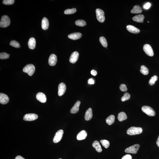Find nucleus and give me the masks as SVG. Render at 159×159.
Segmentation results:
<instances>
[{
  "label": "nucleus",
  "instance_id": "obj_16",
  "mask_svg": "<svg viewBox=\"0 0 159 159\" xmlns=\"http://www.w3.org/2000/svg\"><path fill=\"white\" fill-rule=\"evenodd\" d=\"M82 35L80 33H75L68 35V37L70 39L73 40H78L81 38Z\"/></svg>",
  "mask_w": 159,
  "mask_h": 159
},
{
  "label": "nucleus",
  "instance_id": "obj_31",
  "mask_svg": "<svg viewBox=\"0 0 159 159\" xmlns=\"http://www.w3.org/2000/svg\"><path fill=\"white\" fill-rule=\"evenodd\" d=\"M77 10L75 8L71 9H68L65 10L64 12L65 14H70L74 13L76 12Z\"/></svg>",
  "mask_w": 159,
  "mask_h": 159
},
{
  "label": "nucleus",
  "instance_id": "obj_23",
  "mask_svg": "<svg viewBox=\"0 0 159 159\" xmlns=\"http://www.w3.org/2000/svg\"><path fill=\"white\" fill-rule=\"evenodd\" d=\"M145 18L144 15L143 14H139L136 15L133 18V20L134 21L139 23H143L144 21V19Z\"/></svg>",
  "mask_w": 159,
  "mask_h": 159
},
{
  "label": "nucleus",
  "instance_id": "obj_3",
  "mask_svg": "<svg viewBox=\"0 0 159 159\" xmlns=\"http://www.w3.org/2000/svg\"><path fill=\"white\" fill-rule=\"evenodd\" d=\"M35 68L34 65L32 64H29L26 65L23 70V72L27 73L30 76L33 75L35 72Z\"/></svg>",
  "mask_w": 159,
  "mask_h": 159
},
{
  "label": "nucleus",
  "instance_id": "obj_27",
  "mask_svg": "<svg viewBox=\"0 0 159 159\" xmlns=\"http://www.w3.org/2000/svg\"><path fill=\"white\" fill-rule=\"evenodd\" d=\"M140 71L141 73L145 75H148L149 73V71L148 68L144 65H142L141 66Z\"/></svg>",
  "mask_w": 159,
  "mask_h": 159
},
{
  "label": "nucleus",
  "instance_id": "obj_15",
  "mask_svg": "<svg viewBox=\"0 0 159 159\" xmlns=\"http://www.w3.org/2000/svg\"><path fill=\"white\" fill-rule=\"evenodd\" d=\"M126 29L130 32L134 34H138L140 32V30L139 29L134 26L130 25L127 26Z\"/></svg>",
  "mask_w": 159,
  "mask_h": 159
},
{
  "label": "nucleus",
  "instance_id": "obj_29",
  "mask_svg": "<svg viewBox=\"0 0 159 159\" xmlns=\"http://www.w3.org/2000/svg\"><path fill=\"white\" fill-rule=\"evenodd\" d=\"M75 24L77 26H80V27H84L86 25V23L84 20H78L75 21Z\"/></svg>",
  "mask_w": 159,
  "mask_h": 159
},
{
  "label": "nucleus",
  "instance_id": "obj_33",
  "mask_svg": "<svg viewBox=\"0 0 159 159\" xmlns=\"http://www.w3.org/2000/svg\"><path fill=\"white\" fill-rule=\"evenodd\" d=\"M157 80L158 77L157 76L154 75V76L152 77L150 79L149 82V84L151 86L154 85L155 83V82L157 81Z\"/></svg>",
  "mask_w": 159,
  "mask_h": 159
},
{
  "label": "nucleus",
  "instance_id": "obj_12",
  "mask_svg": "<svg viewBox=\"0 0 159 159\" xmlns=\"http://www.w3.org/2000/svg\"><path fill=\"white\" fill-rule=\"evenodd\" d=\"M79 57V53L77 51L74 52L71 54L69 59L70 62L75 63L77 62Z\"/></svg>",
  "mask_w": 159,
  "mask_h": 159
},
{
  "label": "nucleus",
  "instance_id": "obj_1",
  "mask_svg": "<svg viewBox=\"0 0 159 159\" xmlns=\"http://www.w3.org/2000/svg\"><path fill=\"white\" fill-rule=\"evenodd\" d=\"M143 129L142 128L138 127H132L129 128L127 131V133L130 135H134L142 133Z\"/></svg>",
  "mask_w": 159,
  "mask_h": 159
},
{
  "label": "nucleus",
  "instance_id": "obj_6",
  "mask_svg": "<svg viewBox=\"0 0 159 159\" xmlns=\"http://www.w3.org/2000/svg\"><path fill=\"white\" fill-rule=\"evenodd\" d=\"M140 147V145L138 144H135L127 148L125 150V152L127 153L136 154Z\"/></svg>",
  "mask_w": 159,
  "mask_h": 159
},
{
  "label": "nucleus",
  "instance_id": "obj_32",
  "mask_svg": "<svg viewBox=\"0 0 159 159\" xmlns=\"http://www.w3.org/2000/svg\"><path fill=\"white\" fill-rule=\"evenodd\" d=\"M10 45L14 48H19L20 47V45L15 40H13L10 42Z\"/></svg>",
  "mask_w": 159,
  "mask_h": 159
},
{
  "label": "nucleus",
  "instance_id": "obj_30",
  "mask_svg": "<svg viewBox=\"0 0 159 159\" xmlns=\"http://www.w3.org/2000/svg\"><path fill=\"white\" fill-rule=\"evenodd\" d=\"M100 142L103 146L106 148H108L110 146V142L107 140H101L100 141Z\"/></svg>",
  "mask_w": 159,
  "mask_h": 159
},
{
  "label": "nucleus",
  "instance_id": "obj_14",
  "mask_svg": "<svg viewBox=\"0 0 159 159\" xmlns=\"http://www.w3.org/2000/svg\"><path fill=\"white\" fill-rule=\"evenodd\" d=\"M36 98L42 103H46L47 100L46 96L44 93L41 92L38 93L36 96Z\"/></svg>",
  "mask_w": 159,
  "mask_h": 159
},
{
  "label": "nucleus",
  "instance_id": "obj_5",
  "mask_svg": "<svg viewBox=\"0 0 159 159\" xmlns=\"http://www.w3.org/2000/svg\"><path fill=\"white\" fill-rule=\"evenodd\" d=\"M142 111L148 116H153L155 115V112L152 108L148 106H144L142 107Z\"/></svg>",
  "mask_w": 159,
  "mask_h": 159
},
{
  "label": "nucleus",
  "instance_id": "obj_34",
  "mask_svg": "<svg viewBox=\"0 0 159 159\" xmlns=\"http://www.w3.org/2000/svg\"><path fill=\"white\" fill-rule=\"evenodd\" d=\"M130 98V95L129 93H126L124 94L123 97L122 98L121 100L122 102L129 100Z\"/></svg>",
  "mask_w": 159,
  "mask_h": 159
},
{
  "label": "nucleus",
  "instance_id": "obj_37",
  "mask_svg": "<svg viewBox=\"0 0 159 159\" xmlns=\"http://www.w3.org/2000/svg\"><path fill=\"white\" fill-rule=\"evenodd\" d=\"M120 89L121 91L123 92H126L127 90L126 86L124 84H122L120 86Z\"/></svg>",
  "mask_w": 159,
  "mask_h": 159
},
{
  "label": "nucleus",
  "instance_id": "obj_19",
  "mask_svg": "<svg viewBox=\"0 0 159 159\" xmlns=\"http://www.w3.org/2000/svg\"><path fill=\"white\" fill-rule=\"evenodd\" d=\"M42 27L43 30H46L49 28V20L46 17H44L42 21Z\"/></svg>",
  "mask_w": 159,
  "mask_h": 159
},
{
  "label": "nucleus",
  "instance_id": "obj_42",
  "mask_svg": "<svg viewBox=\"0 0 159 159\" xmlns=\"http://www.w3.org/2000/svg\"><path fill=\"white\" fill-rule=\"evenodd\" d=\"M15 159H25L22 157V156H17L15 158Z\"/></svg>",
  "mask_w": 159,
  "mask_h": 159
},
{
  "label": "nucleus",
  "instance_id": "obj_25",
  "mask_svg": "<svg viewBox=\"0 0 159 159\" xmlns=\"http://www.w3.org/2000/svg\"><path fill=\"white\" fill-rule=\"evenodd\" d=\"M127 118V115L125 113L123 112H120L119 113L118 116V119L120 122L125 120Z\"/></svg>",
  "mask_w": 159,
  "mask_h": 159
},
{
  "label": "nucleus",
  "instance_id": "obj_45",
  "mask_svg": "<svg viewBox=\"0 0 159 159\" xmlns=\"http://www.w3.org/2000/svg\"></svg>",
  "mask_w": 159,
  "mask_h": 159
},
{
  "label": "nucleus",
  "instance_id": "obj_28",
  "mask_svg": "<svg viewBox=\"0 0 159 159\" xmlns=\"http://www.w3.org/2000/svg\"><path fill=\"white\" fill-rule=\"evenodd\" d=\"M99 40L100 43L103 47L106 48L108 46V43L107 40L105 38L103 37H101L100 38Z\"/></svg>",
  "mask_w": 159,
  "mask_h": 159
},
{
  "label": "nucleus",
  "instance_id": "obj_9",
  "mask_svg": "<svg viewBox=\"0 0 159 159\" xmlns=\"http://www.w3.org/2000/svg\"><path fill=\"white\" fill-rule=\"evenodd\" d=\"M38 118V116L34 113L27 114L24 115L23 117V120L27 121H32L37 119Z\"/></svg>",
  "mask_w": 159,
  "mask_h": 159
},
{
  "label": "nucleus",
  "instance_id": "obj_4",
  "mask_svg": "<svg viewBox=\"0 0 159 159\" xmlns=\"http://www.w3.org/2000/svg\"><path fill=\"white\" fill-rule=\"evenodd\" d=\"M96 13L97 19L98 21L100 23H103L105 19L104 11L100 9H97L96 10Z\"/></svg>",
  "mask_w": 159,
  "mask_h": 159
},
{
  "label": "nucleus",
  "instance_id": "obj_24",
  "mask_svg": "<svg viewBox=\"0 0 159 159\" xmlns=\"http://www.w3.org/2000/svg\"><path fill=\"white\" fill-rule=\"evenodd\" d=\"M142 10L139 5H135L133 9L131 10V12L132 14L141 13L142 12Z\"/></svg>",
  "mask_w": 159,
  "mask_h": 159
},
{
  "label": "nucleus",
  "instance_id": "obj_21",
  "mask_svg": "<svg viewBox=\"0 0 159 159\" xmlns=\"http://www.w3.org/2000/svg\"><path fill=\"white\" fill-rule=\"evenodd\" d=\"M93 117L92 110L91 108H89L86 112L85 119L87 121L90 120Z\"/></svg>",
  "mask_w": 159,
  "mask_h": 159
},
{
  "label": "nucleus",
  "instance_id": "obj_41",
  "mask_svg": "<svg viewBox=\"0 0 159 159\" xmlns=\"http://www.w3.org/2000/svg\"><path fill=\"white\" fill-rule=\"evenodd\" d=\"M91 74L93 75L96 76L97 74V71L94 70H92L91 71Z\"/></svg>",
  "mask_w": 159,
  "mask_h": 159
},
{
  "label": "nucleus",
  "instance_id": "obj_10",
  "mask_svg": "<svg viewBox=\"0 0 159 159\" xmlns=\"http://www.w3.org/2000/svg\"><path fill=\"white\" fill-rule=\"evenodd\" d=\"M66 89V86L64 83H62L59 84L58 87V95L61 97L64 94Z\"/></svg>",
  "mask_w": 159,
  "mask_h": 159
},
{
  "label": "nucleus",
  "instance_id": "obj_2",
  "mask_svg": "<svg viewBox=\"0 0 159 159\" xmlns=\"http://www.w3.org/2000/svg\"><path fill=\"white\" fill-rule=\"evenodd\" d=\"M10 23L11 20L8 16L4 15L2 16L0 22V27L5 28L8 27L10 25Z\"/></svg>",
  "mask_w": 159,
  "mask_h": 159
},
{
  "label": "nucleus",
  "instance_id": "obj_44",
  "mask_svg": "<svg viewBox=\"0 0 159 159\" xmlns=\"http://www.w3.org/2000/svg\"><path fill=\"white\" fill-rule=\"evenodd\" d=\"M148 23H149V21H148Z\"/></svg>",
  "mask_w": 159,
  "mask_h": 159
},
{
  "label": "nucleus",
  "instance_id": "obj_26",
  "mask_svg": "<svg viewBox=\"0 0 159 159\" xmlns=\"http://www.w3.org/2000/svg\"><path fill=\"white\" fill-rule=\"evenodd\" d=\"M115 120V116L113 115H111L106 119V122L108 124L110 125L114 122Z\"/></svg>",
  "mask_w": 159,
  "mask_h": 159
},
{
  "label": "nucleus",
  "instance_id": "obj_18",
  "mask_svg": "<svg viewBox=\"0 0 159 159\" xmlns=\"http://www.w3.org/2000/svg\"><path fill=\"white\" fill-rule=\"evenodd\" d=\"M87 133L85 130H82L78 134L77 136V139L78 140H81L85 139L86 137Z\"/></svg>",
  "mask_w": 159,
  "mask_h": 159
},
{
  "label": "nucleus",
  "instance_id": "obj_36",
  "mask_svg": "<svg viewBox=\"0 0 159 159\" xmlns=\"http://www.w3.org/2000/svg\"><path fill=\"white\" fill-rule=\"evenodd\" d=\"M14 0H4L2 3L5 5H12L14 3Z\"/></svg>",
  "mask_w": 159,
  "mask_h": 159
},
{
  "label": "nucleus",
  "instance_id": "obj_11",
  "mask_svg": "<svg viewBox=\"0 0 159 159\" xmlns=\"http://www.w3.org/2000/svg\"><path fill=\"white\" fill-rule=\"evenodd\" d=\"M57 61V58L54 54H52L49 57V63L51 66H54L56 65Z\"/></svg>",
  "mask_w": 159,
  "mask_h": 159
},
{
  "label": "nucleus",
  "instance_id": "obj_22",
  "mask_svg": "<svg viewBox=\"0 0 159 159\" xmlns=\"http://www.w3.org/2000/svg\"><path fill=\"white\" fill-rule=\"evenodd\" d=\"M92 146L98 152L100 153L102 151L101 146L98 141H94L92 144Z\"/></svg>",
  "mask_w": 159,
  "mask_h": 159
},
{
  "label": "nucleus",
  "instance_id": "obj_13",
  "mask_svg": "<svg viewBox=\"0 0 159 159\" xmlns=\"http://www.w3.org/2000/svg\"><path fill=\"white\" fill-rule=\"evenodd\" d=\"M9 98L6 95L3 93H0V103L1 104H6L9 101Z\"/></svg>",
  "mask_w": 159,
  "mask_h": 159
},
{
  "label": "nucleus",
  "instance_id": "obj_38",
  "mask_svg": "<svg viewBox=\"0 0 159 159\" xmlns=\"http://www.w3.org/2000/svg\"><path fill=\"white\" fill-rule=\"evenodd\" d=\"M151 6V4L149 2L147 3L144 6V8L145 9H148Z\"/></svg>",
  "mask_w": 159,
  "mask_h": 159
},
{
  "label": "nucleus",
  "instance_id": "obj_43",
  "mask_svg": "<svg viewBox=\"0 0 159 159\" xmlns=\"http://www.w3.org/2000/svg\"><path fill=\"white\" fill-rule=\"evenodd\" d=\"M156 144H157L158 146L159 147V135L158 138H157V142H156Z\"/></svg>",
  "mask_w": 159,
  "mask_h": 159
},
{
  "label": "nucleus",
  "instance_id": "obj_40",
  "mask_svg": "<svg viewBox=\"0 0 159 159\" xmlns=\"http://www.w3.org/2000/svg\"><path fill=\"white\" fill-rule=\"evenodd\" d=\"M88 84H94V81L92 78L89 79L88 81Z\"/></svg>",
  "mask_w": 159,
  "mask_h": 159
},
{
  "label": "nucleus",
  "instance_id": "obj_8",
  "mask_svg": "<svg viewBox=\"0 0 159 159\" xmlns=\"http://www.w3.org/2000/svg\"><path fill=\"white\" fill-rule=\"evenodd\" d=\"M64 133L63 131L62 130H60L58 131L55 134L53 139V142L55 143L59 142L62 138Z\"/></svg>",
  "mask_w": 159,
  "mask_h": 159
},
{
  "label": "nucleus",
  "instance_id": "obj_39",
  "mask_svg": "<svg viewBox=\"0 0 159 159\" xmlns=\"http://www.w3.org/2000/svg\"><path fill=\"white\" fill-rule=\"evenodd\" d=\"M122 159H132V157L130 155L127 154L124 156Z\"/></svg>",
  "mask_w": 159,
  "mask_h": 159
},
{
  "label": "nucleus",
  "instance_id": "obj_20",
  "mask_svg": "<svg viewBox=\"0 0 159 159\" xmlns=\"http://www.w3.org/2000/svg\"><path fill=\"white\" fill-rule=\"evenodd\" d=\"M36 41L34 37H31L29 39L28 45L29 49H33L35 48Z\"/></svg>",
  "mask_w": 159,
  "mask_h": 159
},
{
  "label": "nucleus",
  "instance_id": "obj_17",
  "mask_svg": "<svg viewBox=\"0 0 159 159\" xmlns=\"http://www.w3.org/2000/svg\"><path fill=\"white\" fill-rule=\"evenodd\" d=\"M81 104V102L80 101H77L74 106L71 109V113L73 114H75L77 113L79 110V106Z\"/></svg>",
  "mask_w": 159,
  "mask_h": 159
},
{
  "label": "nucleus",
  "instance_id": "obj_35",
  "mask_svg": "<svg viewBox=\"0 0 159 159\" xmlns=\"http://www.w3.org/2000/svg\"><path fill=\"white\" fill-rule=\"evenodd\" d=\"M10 55L5 52H1L0 53V59H5L9 57Z\"/></svg>",
  "mask_w": 159,
  "mask_h": 159
},
{
  "label": "nucleus",
  "instance_id": "obj_7",
  "mask_svg": "<svg viewBox=\"0 0 159 159\" xmlns=\"http://www.w3.org/2000/svg\"><path fill=\"white\" fill-rule=\"evenodd\" d=\"M144 52L147 55L150 56H153L154 55V52L151 47L148 44H145L143 46Z\"/></svg>",
  "mask_w": 159,
  "mask_h": 159
}]
</instances>
